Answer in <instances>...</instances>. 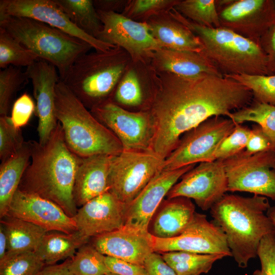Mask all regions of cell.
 I'll use <instances>...</instances> for the list:
<instances>
[{"label": "cell", "instance_id": "obj_42", "mask_svg": "<svg viewBox=\"0 0 275 275\" xmlns=\"http://www.w3.org/2000/svg\"><path fill=\"white\" fill-rule=\"evenodd\" d=\"M261 268L252 275H275V238L273 234L265 235L261 239L257 251Z\"/></svg>", "mask_w": 275, "mask_h": 275}, {"label": "cell", "instance_id": "obj_39", "mask_svg": "<svg viewBox=\"0 0 275 275\" xmlns=\"http://www.w3.org/2000/svg\"><path fill=\"white\" fill-rule=\"evenodd\" d=\"M115 99L118 103L127 106H135L142 103L143 91L134 69H129L122 76L116 89Z\"/></svg>", "mask_w": 275, "mask_h": 275}, {"label": "cell", "instance_id": "obj_4", "mask_svg": "<svg viewBox=\"0 0 275 275\" xmlns=\"http://www.w3.org/2000/svg\"><path fill=\"white\" fill-rule=\"evenodd\" d=\"M55 110L65 142L76 156L117 155L123 151L116 135L98 121L60 79L55 89Z\"/></svg>", "mask_w": 275, "mask_h": 275}, {"label": "cell", "instance_id": "obj_9", "mask_svg": "<svg viewBox=\"0 0 275 275\" xmlns=\"http://www.w3.org/2000/svg\"><path fill=\"white\" fill-rule=\"evenodd\" d=\"M164 159L151 151H125L112 158L109 191L123 203L132 201L161 170Z\"/></svg>", "mask_w": 275, "mask_h": 275}, {"label": "cell", "instance_id": "obj_34", "mask_svg": "<svg viewBox=\"0 0 275 275\" xmlns=\"http://www.w3.org/2000/svg\"><path fill=\"white\" fill-rule=\"evenodd\" d=\"M174 9L190 21L207 28H219L215 0H183Z\"/></svg>", "mask_w": 275, "mask_h": 275}, {"label": "cell", "instance_id": "obj_16", "mask_svg": "<svg viewBox=\"0 0 275 275\" xmlns=\"http://www.w3.org/2000/svg\"><path fill=\"white\" fill-rule=\"evenodd\" d=\"M217 12L221 27L259 44L261 37L275 24L273 0H232Z\"/></svg>", "mask_w": 275, "mask_h": 275}, {"label": "cell", "instance_id": "obj_27", "mask_svg": "<svg viewBox=\"0 0 275 275\" xmlns=\"http://www.w3.org/2000/svg\"><path fill=\"white\" fill-rule=\"evenodd\" d=\"M90 240L77 231L72 233L47 232L34 253L46 265L54 264L72 258L78 249Z\"/></svg>", "mask_w": 275, "mask_h": 275}, {"label": "cell", "instance_id": "obj_26", "mask_svg": "<svg viewBox=\"0 0 275 275\" xmlns=\"http://www.w3.org/2000/svg\"><path fill=\"white\" fill-rule=\"evenodd\" d=\"M31 158L30 143L25 142L14 154L2 162L0 167V217L7 213Z\"/></svg>", "mask_w": 275, "mask_h": 275}, {"label": "cell", "instance_id": "obj_5", "mask_svg": "<svg viewBox=\"0 0 275 275\" xmlns=\"http://www.w3.org/2000/svg\"><path fill=\"white\" fill-rule=\"evenodd\" d=\"M170 14L200 39L202 53L223 76L269 75L265 54L259 44L225 28H207L184 17L173 9Z\"/></svg>", "mask_w": 275, "mask_h": 275}, {"label": "cell", "instance_id": "obj_11", "mask_svg": "<svg viewBox=\"0 0 275 275\" xmlns=\"http://www.w3.org/2000/svg\"><path fill=\"white\" fill-rule=\"evenodd\" d=\"M91 112L116 135L123 150L150 151L154 126L148 111L129 112L109 99L93 107Z\"/></svg>", "mask_w": 275, "mask_h": 275}, {"label": "cell", "instance_id": "obj_52", "mask_svg": "<svg viewBox=\"0 0 275 275\" xmlns=\"http://www.w3.org/2000/svg\"><path fill=\"white\" fill-rule=\"evenodd\" d=\"M273 2L274 4V9H275V0H273Z\"/></svg>", "mask_w": 275, "mask_h": 275}, {"label": "cell", "instance_id": "obj_46", "mask_svg": "<svg viewBox=\"0 0 275 275\" xmlns=\"http://www.w3.org/2000/svg\"><path fill=\"white\" fill-rule=\"evenodd\" d=\"M259 45L267 58L269 75H275V24L261 37Z\"/></svg>", "mask_w": 275, "mask_h": 275}, {"label": "cell", "instance_id": "obj_20", "mask_svg": "<svg viewBox=\"0 0 275 275\" xmlns=\"http://www.w3.org/2000/svg\"><path fill=\"white\" fill-rule=\"evenodd\" d=\"M25 71L33 85L36 100L35 111L38 117L39 143L43 145L58 123L55 110V89L60 77L54 66L41 59L28 67Z\"/></svg>", "mask_w": 275, "mask_h": 275}, {"label": "cell", "instance_id": "obj_19", "mask_svg": "<svg viewBox=\"0 0 275 275\" xmlns=\"http://www.w3.org/2000/svg\"><path fill=\"white\" fill-rule=\"evenodd\" d=\"M196 164L172 170H161L130 203L125 226L148 232L149 224L164 197L177 181Z\"/></svg>", "mask_w": 275, "mask_h": 275}, {"label": "cell", "instance_id": "obj_21", "mask_svg": "<svg viewBox=\"0 0 275 275\" xmlns=\"http://www.w3.org/2000/svg\"><path fill=\"white\" fill-rule=\"evenodd\" d=\"M90 242L101 254L144 265L154 252L152 235L124 226L112 232L91 238Z\"/></svg>", "mask_w": 275, "mask_h": 275}, {"label": "cell", "instance_id": "obj_44", "mask_svg": "<svg viewBox=\"0 0 275 275\" xmlns=\"http://www.w3.org/2000/svg\"><path fill=\"white\" fill-rule=\"evenodd\" d=\"M275 150L270 138L258 124L253 126L244 151L250 154Z\"/></svg>", "mask_w": 275, "mask_h": 275}, {"label": "cell", "instance_id": "obj_43", "mask_svg": "<svg viewBox=\"0 0 275 275\" xmlns=\"http://www.w3.org/2000/svg\"><path fill=\"white\" fill-rule=\"evenodd\" d=\"M36 110V105L32 97L26 93L16 99L12 107L10 118L17 129L26 125Z\"/></svg>", "mask_w": 275, "mask_h": 275}, {"label": "cell", "instance_id": "obj_13", "mask_svg": "<svg viewBox=\"0 0 275 275\" xmlns=\"http://www.w3.org/2000/svg\"><path fill=\"white\" fill-rule=\"evenodd\" d=\"M167 195V198L193 199L203 210L210 209L228 191V179L222 160L202 162L185 173Z\"/></svg>", "mask_w": 275, "mask_h": 275}, {"label": "cell", "instance_id": "obj_48", "mask_svg": "<svg viewBox=\"0 0 275 275\" xmlns=\"http://www.w3.org/2000/svg\"><path fill=\"white\" fill-rule=\"evenodd\" d=\"M69 259L59 264L46 265L37 275H73L68 267Z\"/></svg>", "mask_w": 275, "mask_h": 275}, {"label": "cell", "instance_id": "obj_38", "mask_svg": "<svg viewBox=\"0 0 275 275\" xmlns=\"http://www.w3.org/2000/svg\"><path fill=\"white\" fill-rule=\"evenodd\" d=\"M180 0H133L126 5L123 15L132 20L146 19L166 13L172 9Z\"/></svg>", "mask_w": 275, "mask_h": 275}, {"label": "cell", "instance_id": "obj_50", "mask_svg": "<svg viewBox=\"0 0 275 275\" xmlns=\"http://www.w3.org/2000/svg\"><path fill=\"white\" fill-rule=\"evenodd\" d=\"M266 214L272 222L273 227V235L275 238V206H270L266 211Z\"/></svg>", "mask_w": 275, "mask_h": 275}, {"label": "cell", "instance_id": "obj_37", "mask_svg": "<svg viewBox=\"0 0 275 275\" xmlns=\"http://www.w3.org/2000/svg\"><path fill=\"white\" fill-rule=\"evenodd\" d=\"M224 77L236 80L253 93V100L275 105V75L236 74Z\"/></svg>", "mask_w": 275, "mask_h": 275}, {"label": "cell", "instance_id": "obj_32", "mask_svg": "<svg viewBox=\"0 0 275 275\" xmlns=\"http://www.w3.org/2000/svg\"><path fill=\"white\" fill-rule=\"evenodd\" d=\"M105 258L89 241L69 259L68 267L73 275H105L111 273Z\"/></svg>", "mask_w": 275, "mask_h": 275}, {"label": "cell", "instance_id": "obj_22", "mask_svg": "<svg viewBox=\"0 0 275 275\" xmlns=\"http://www.w3.org/2000/svg\"><path fill=\"white\" fill-rule=\"evenodd\" d=\"M113 156L79 157L73 193L77 208L109 190L108 178Z\"/></svg>", "mask_w": 275, "mask_h": 275}, {"label": "cell", "instance_id": "obj_45", "mask_svg": "<svg viewBox=\"0 0 275 275\" xmlns=\"http://www.w3.org/2000/svg\"><path fill=\"white\" fill-rule=\"evenodd\" d=\"M105 261L110 272L118 275H149L144 265L107 256Z\"/></svg>", "mask_w": 275, "mask_h": 275}, {"label": "cell", "instance_id": "obj_40", "mask_svg": "<svg viewBox=\"0 0 275 275\" xmlns=\"http://www.w3.org/2000/svg\"><path fill=\"white\" fill-rule=\"evenodd\" d=\"M251 128L236 124L233 131L218 144L212 157V161L224 160L244 150L248 143Z\"/></svg>", "mask_w": 275, "mask_h": 275}, {"label": "cell", "instance_id": "obj_2", "mask_svg": "<svg viewBox=\"0 0 275 275\" xmlns=\"http://www.w3.org/2000/svg\"><path fill=\"white\" fill-rule=\"evenodd\" d=\"M29 143L31 162L18 189L54 202L73 217L78 209L73 193L79 157L68 147L61 125L58 122L45 144Z\"/></svg>", "mask_w": 275, "mask_h": 275}, {"label": "cell", "instance_id": "obj_1", "mask_svg": "<svg viewBox=\"0 0 275 275\" xmlns=\"http://www.w3.org/2000/svg\"><path fill=\"white\" fill-rule=\"evenodd\" d=\"M153 71L154 92L146 109L154 126L150 150L163 159L186 132L212 117H228L253 99L248 88L230 78Z\"/></svg>", "mask_w": 275, "mask_h": 275}, {"label": "cell", "instance_id": "obj_28", "mask_svg": "<svg viewBox=\"0 0 275 275\" xmlns=\"http://www.w3.org/2000/svg\"><path fill=\"white\" fill-rule=\"evenodd\" d=\"M1 224L4 227L8 238L6 255L34 252L47 232L31 223L7 215L1 218Z\"/></svg>", "mask_w": 275, "mask_h": 275}, {"label": "cell", "instance_id": "obj_10", "mask_svg": "<svg viewBox=\"0 0 275 275\" xmlns=\"http://www.w3.org/2000/svg\"><path fill=\"white\" fill-rule=\"evenodd\" d=\"M236 125L231 119L224 116H214L205 120L181 136L177 147L164 160L161 170L212 161L217 146Z\"/></svg>", "mask_w": 275, "mask_h": 275}, {"label": "cell", "instance_id": "obj_12", "mask_svg": "<svg viewBox=\"0 0 275 275\" xmlns=\"http://www.w3.org/2000/svg\"><path fill=\"white\" fill-rule=\"evenodd\" d=\"M97 12L103 25L97 39L122 48L133 62L150 59L152 53L161 47L146 21L138 22L116 12Z\"/></svg>", "mask_w": 275, "mask_h": 275}, {"label": "cell", "instance_id": "obj_30", "mask_svg": "<svg viewBox=\"0 0 275 275\" xmlns=\"http://www.w3.org/2000/svg\"><path fill=\"white\" fill-rule=\"evenodd\" d=\"M54 1L79 29L92 37L97 38L103 25L95 8L94 1Z\"/></svg>", "mask_w": 275, "mask_h": 275}, {"label": "cell", "instance_id": "obj_29", "mask_svg": "<svg viewBox=\"0 0 275 275\" xmlns=\"http://www.w3.org/2000/svg\"><path fill=\"white\" fill-rule=\"evenodd\" d=\"M161 255L177 275L207 273L216 261L226 257L221 254H198L184 251L169 252Z\"/></svg>", "mask_w": 275, "mask_h": 275}, {"label": "cell", "instance_id": "obj_14", "mask_svg": "<svg viewBox=\"0 0 275 275\" xmlns=\"http://www.w3.org/2000/svg\"><path fill=\"white\" fill-rule=\"evenodd\" d=\"M154 252L184 251L198 254H221L232 257L226 235L206 215L195 212L190 223L179 235L162 239L152 236Z\"/></svg>", "mask_w": 275, "mask_h": 275}, {"label": "cell", "instance_id": "obj_3", "mask_svg": "<svg viewBox=\"0 0 275 275\" xmlns=\"http://www.w3.org/2000/svg\"><path fill=\"white\" fill-rule=\"evenodd\" d=\"M270 207L264 196L226 194L210 209L212 221L224 233L232 257L241 268L257 256L263 237L273 234L272 222L265 213Z\"/></svg>", "mask_w": 275, "mask_h": 275}, {"label": "cell", "instance_id": "obj_36", "mask_svg": "<svg viewBox=\"0 0 275 275\" xmlns=\"http://www.w3.org/2000/svg\"><path fill=\"white\" fill-rule=\"evenodd\" d=\"M45 265L34 252L8 255L0 261V275H37Z\"/></svg>", "mask_w": 275, "mask_h": 275}, {"label": "cell", "instance_id": "obj_8", "mask_svg": "<svg viewBox=\"0 0 275 275\" xmlns=\"http://www.w3.org/2000/svg\"><path fill=\"white\" fill-rule=\"evenodd\" d=\"M223 161L228 191H243L275 202V150L248 154L244 150Z\"/></svg>", "mask_w": 275, "mask_h": 275}, {"label": "cell", "instance_id": "obj_49", "mask_svg": "<svg viewBox=\"0 0 275 275\" xmlns=\"http://www.w3.org/2000/svg\"><path fill=\"white\" fill-rule=\"evenodd\" d=\"M8 247L6 232L3 226L0 224V261L6 256Z\"/></svg>", "mask_w": 275, "mask_h": 275}, {"label": "cell", "instance_id": "obj_33", "mask_svg": "<svg viewBox=\"0 0 275 275\" xmlns=\"http://www.w3.org/2000/svg\"><path fill=\"white\" fill-rule=\"evenodd\" d=\"M39 60L38 57L24 47L16 39L0 28V68L9 66L26 68Z\"/></svg>", "mask_w": 275, "mask_h": 275}, {"label": "cell", "instance_id": "obj_51", "mask_svg": "<svg viewBox=\"0 0 275 275\" xmlns=\"http://www.w3.org/2000/svg\"><path fill=\"white\" fill-rule=\"evenodd\" d=\"M105 275H118V274H116L111 272L109 273H108V274H105Z\"/></svg>", "mask_w": 275, "mask_h": 275}, {"label": "cell", "instance_id": "obj_7", "mask_svg": "<svg viewBox=\"0 0 275 275\" xmlns=\"http://www.w3.org/2000/svg\"><path fill=\"white\" fill-rule=\"evenodd\" d=\"M0 28L35 53L39 59L54 66L61 80L64 79L74 62L93 48L82 40L30 18H0Z\"/></svg>", "mask_w": 275, "mask_h": 275}, {"label": "cell", "instance_id": "obj_23", "mask_svg": "<svg viewBox=\"0 0 275 275\" xmlns=\"http://www.w3.org/2000/svg\"><path fill=\"white\" fill-rule=\"evenodd\" d=\"M191 199L177 197L163 200L153 214L148 227L153 236L167 239L181 234L196 212Z\"/></svg>", "mask_w": 275, "mask_h": 275}, {"label": "cell", "instance_id": "obj_35", "mask_svg": "<svg viewBox=\"0 0 275 275\" xmlns=\"http://www.w3.org/2000/svg\"><path fill=\"white\" fill-rule=\"evenodd\" d=\"M26 71L9 66L0 71V115L8 116L14 96L28 80Z\"/></svg>", "mask_w": 275, "mask_h": 275}, {"label": "cell", "instance_id": "obj_6", "mask_svg": "<svg viewBox=\"0 0 275 275\" xmlns=\"http://www.w3.org/2000/svg\"><path fill=\"white\" fill-rule=\"evenodd\" d=\"M95 51L79 57L62 80L91 108L107 100L126 71L130 58L117 46L105 52Z\"/></svg>", "mask_w": 275, "mask_h": 275}, {"label": "cell", "instance_id": "obj_24", "mask_svg": "<svg viewBox=\"0 0 275 275\" xmlns=\"http://www.w3.org/2000/svg\"><path fill=\"white\" fill-rule=\"evenodd\" d=\"M152 70L166 72L184 77L203 74L223 76L202 53L161 47L150 58Z\"/></svg>", "mask_w": 275, "mask_h": 275}, {"label": "cell", "instance_id": "obj_18", "mask_svg": "<svg viewBox=\"0 0 275 275\" xmlns=\"http://www.w3.org/2000/svg\"><path fill=\"white\" fill-rule=\"evenodd\" d=\"M6 215L31 223L47 232L72 233L77 231L73 217L57 204L18 189L14 195Z\"/></svg>", "mask_w": 275, "mask_h": 275}, {"label": "cell", "instance_id": "obj_31", "mask_svg": "<svg viewBox=\"0 0 275 275\" xmlns=\"http://www.w3.org/2000/svg\"><path fill=\"white\" fill-rule=\"evenodd\" d=\"M228 118L236 124L256 123L270 138L275 149V105L253 99L249 104L230 113Z\"/></svg>", "mask_w": 275, "mask_h": 275}, {"label": "cell", "instance_id": "obj_25", "mask_svg": "<svg viewBox=\"0 0 275 275\" xmlns=\"http://www.w3.org/2000/svg\"><path fill=\"white\" fill-rule=\"evenodd\" d=\"M146 22L151 34L161 47L202 52L203 46L199 37L173 17L169 11L152 17Z\"/></svg>", "mask_w": 275, "mask_h": 275}, {"label": "cell", "instance_id": "obj_41", "mask_svg": "<svg viewBox=\"0 0 275 275\" xmlns=\"http://www.w3.org/2000/svg\"><path fill=\"white\" fill-rule=\"evenodd\" d=\"M20 129L13 125L10 117H0V159L4 161L24 144Z\"/></svg>", "mask_w": 275, "mask_h": 275}, {"label": "cell", "instance_id": "obj_17", "mask_svg": "<svg viewBox=\"0 0 275 275\" xmlns=\"http://www.w3.org/2000/svg\"><path fill=\"white\" fill-rule=\"evenodd\" d=\"M127 208V203L122 202L108 191L78 208L72 217L77 231L91 239L123 227Z\"/></svg>", "mask_w": 275, "mask_h": 275}, {"label": "cell", "instance_id": "obj_15", "mask_svg": "<svg viewBox=\"0 0 275 275\" xmlns=\"http://www.w3.org/2000/svg\"><path fill=\"white\" fill-rule=\"evenodd\" d=\"M8 16L28 17L42 22L85 41L96 51L105 52L116 46L79 29L54 0H1L0 18Z\"/></svg>", "mask_w": 275, "mask_h": 275}, {"label": "cell", "instance_id": "obj_47", "mask_svg": "<svg viewBox=\"0 0 275 275\" xmlns=\"http://www.w3.org/2000/svg\"><path fill=\"white\" fill-rule=\"evenodd\" d=\"M144 265L149 275H177L161 255L156 252H154L147 257Z\"/></svg>", "mask_w": 275, "mask_h": 275}]
</instances>
